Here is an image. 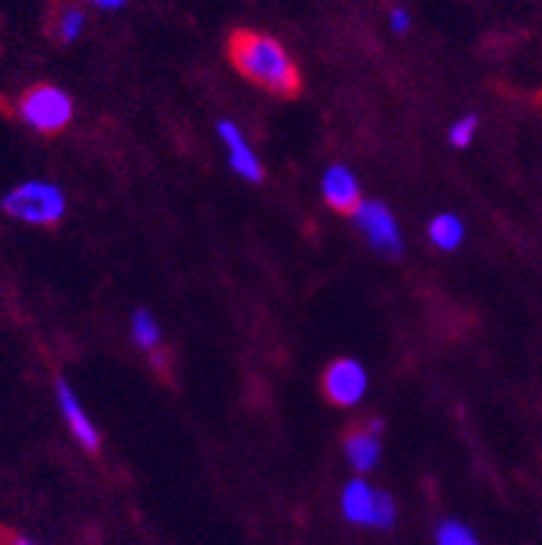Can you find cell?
<instances>
[{"label": "cell", "mask_w": 542, "mask_h": 545, "mask_svg": "<svg viewBox=\"0 0 542 545\" xmlns=\"http://www.w3.org/2000/svg\"><path fill=\"white\" fill-rule=\"evenodd\" d=\"M475 133H477V117L475 114H469V117H461V120H456V123L450 125L448 139L453 147L464 150V147H469V144L475 141Z\"/></svg>", "instance_id": "cell-15"}, {"label": "cell", "mask_w": 542, "mask_h": 545, "mask_svg": "<svg viewBox=\"0 0 542 545\" xmlns=\"http://www.w3.org/2000/svg\"><path fill=\"white\" fill-rule=\"evenodd\" d=\"M17 114L22 123L41 136H55L66 131L74 120V101L66 90L55 85H36L22 93L17 101Z\"/></svg>", "instance_id": "cell-3"}, {"label": "cell", "mask_w": 542, "mask_h": 545, "mask_svg": "<svg viewBox=\"0 0 542 545\" xmlns=\"http://www.w3.org/2000/svg\"><path fill=\"white\" fill-rule=\"evenodd\" d=\"M0 109H3V112H9V114H11V106L3 104V98H0Z\"/></svg>", "instance_id": "cell-19"}, {"label": "cell", "mask_w": 542, "mask_h": 545, "mask_svg": "<svg viewBox=\"0 0 542 545\" xmlns=\"http://www.w3.org/2000/svg\"><path fill=\"white\" fill-rule=\"evenodd\" d=\"M131 329H133V339H136V345H139L141 350L152 353V350H158L160 345H163V334H160L158 320L152 318L147 310L133 312Z\"/></svg>", "instance_id": "cell-13"}, {"label": "cell", "mask_w": 542, "mask_h": 545, "mask_svg": "<svg viewBox=\"0 0 542 545\" xmlns=\"http://www.w3.org/2000/svg\"><path fill=\"white\" fill-rule=\"evenodd\" d=\"M228 57L244 79L277 98H299L304 90L296 60L269 33L236 30L228 38Z\"/></svg>", "instance_id": "cell-1"}, {"label": "cell", "mask_w": 542, "mask_h": 545, "mask_svg": "<svg viewBox=\"0 0 542 545\" xmlns=\"http://www.w3.org/2000/svg\"><path fill=\"white\" fill-rule=\"evenodd\" d=\"M55 396H57V405H60V413H63L68 429H71V434H74V440L79 442L87 453L101 451V432H98V426L90 421V415L85 413V407H82V402H79V396H76L74 388L68 386V380L57 377Z\"/></svg>", "instance_id": "cell-7"}, {"label": "cell", "mask_w": 542, "mask_h": 545, "mask_svg": "<svg viewBox=\"0 0 542 545\" xmlns=\"http://www.w3.org/2000/svg\"><path fill=\"white\" fill-rule=\"evenodd\" d=\"M217 133H220L225 150H228V163H231V169H234L242 179H247V182H263V163L258 160L253 147L244 141L242 131H239L231 120H220Z\"/></svg>", "instance_id": "cell-9"}, {"label": "cell", "mask_w": 542, "mask_h": 545, "mask_svg": "<svg viewBox=\"0 0 542 545\" xmlns=\"http://www.w3.org/2000/svg\"><path fill=\"white\" fill-rule=\"evenodd\" d=\"M90 3L101 11H120L128 6V0H90Z\"/></svg>", "instance_id": "cell-17"}, {"label": "cell", "mask_w": 542, "mask_h": 545, "mask_svg": "<svg viewBox=\"0 0 542 545\" xmlns=\"http://www.w3.org/2000/svg\"><path fill=\"white\" fill-rule=\"evenodd\" d=\"M380 434H383V421L369 418L366 423H356L342 440L345 456L350 467L358 472H369L380 461Z\"/></svg>", "instance_id": "cell-8"}, {"label": "cell", "mask_w": 542, "mask_h": 545, "mask_svg": "<svg viewBox=\"0 0 542 545\" xmlns=\"http://www.w3.org/2000/svg\"><path fill=\"white\" fill-rule=\"evenodd\" d=\"M87 28V11L79 0H57L52 11V38L60 44H74Z\"/></svg>", "instance_id": "cell-11"}, {"label": "cell", "mask_w": 542, "mask_h": 545, "mask_svg": "<svg viewBox=\"0 0 542 545\" xmlns=\"http://www.w3.org/2000/svg\"><path fill=\"white\" fill-rule=\"evenodd\" d=\"M0 207L25 226L55 228L66 215V193L52 182L33 179L11 188L0 201Z\"/></svg>", "instance_id": "cell-2"}, {"label": "cell", "mask_w": 542, "mask_h": 545, "mask_svg": "<svg viewBox=\"0 0 542 545\" xmlns=\"http://www.w3.org/2000/svg\"><path fill=\"white\" fill-rule=\"evenodd\" d=\"M353 223L361 231L366 242L383 255H402V234L396 226V217L391 209L377 201H361L353 212Z\"/></svg>", "instance_id": "cell-5"}, {"label": "cell", "mask_w": 542, "mask_h": 545, "mask_svg": "<svg viewBox=\"0 0 542 545\" xmlns=\"http://www.w3.org/2000/svg\"><path fill=\"white\" fill-rule=\"evenodd\" d=\"M388 25L396 36H404V33H410L412 28V17L410 11L404 9V6H393L391 14H388Z\"/></svg>", "instance_id": "cell-16"}, {"label": "cell", "mask_w": 542, "mask_h": 545, "mask_svg": "<svg viewBox=\"0 0 542 545\" xmlns=\"http://www.w3.org/2000/svg\"><path fill=\"white\" fill-rule=\"evenodd\" d=\"M323 198L331 209H337L342 215H350L353 209L361 204V188H358V179L353 177V171L347 166H331L323 174Z\"/></svg>", "instance_id": "cell-10"}, {"label": "cell", "mask_w": 542, "mask_h": 545, "mask_svg": "<svg viewBox=\"0 0 542 545\" xmlns=\"http://www.w3.org/2000/svg\"><path fill=\"white\" fill-rule=\"evenodd\" d=\"M369 377L366 369L353 361V358H337L331 367L323 372V394L331 405L353 407L358 405L366 394Z\"/></svg>", "instance_id": "cell-6"}, {"label": "cell", "mask_w": 542, "mask_h": 545, "mask_svg": "<svg viewBox=\"0 0 542 545\" xmlns=\"http://www.w3.org/2000/svg\"><path fill=\"white\" fill-rule=\"evenodd\" d=\"M429 239L431 245L450 253V250H456V247L464 242V223H461L456 215L442 212V215H437L429 223Z\"/></svg>", "instance_id": "cell-12"}, {"label": "cell", "mask_w": 542, "mask_h": 545, "mask_svg": "<svg viewBox=\"0 0 542 545\" xmlns=\"http://www.w3.org/2000/svg\"><path fill=\"white\" fill-rule=\"evenodd\" d=\"M342 516L358 527L391 529L396 524V502L391 494L372 489L366 480L356 478L342 491Z\"/></svg>", "instance_id": "cell-4"}, {"label": "cell", "mask_w": 542, "mask_h": 545, "mask_svg": "<svg viewBox=\"0 0 542 545\" xmlns=\"http://www.w3.org/2000/svg\"><path fill=\"white\" fill-rule=\"evenodd\" d=\"M6 545H38V543H33V540H28V537L22 535H9L6 537Z\"/></svg>", "instance_id": "cell-18"}, {"label": "cell", "mask_w": 542, "mask_h": 545, "mask_svg": "<svg viewBox=\"0 0 542 545\" xmlns=\"http://www.w3.org/2000/svg\"><path fill=\"white\" fill-rule=\"evenodd\" d=\"M437 545H480L475 532L456 518H445L437 527Z\"/></svg>", "instance_id": "cell-14"}]
</instances>
